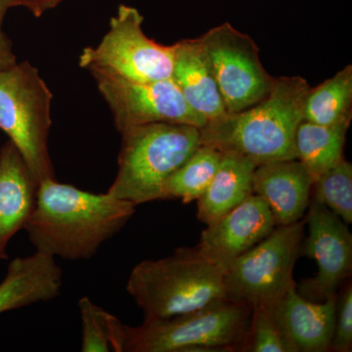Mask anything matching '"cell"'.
Returning a JSON list of instances; mask_svg holds the SVG:
<instances>
[{
  "instance_id": "cell-1",
  "label": "cell",
  "mask_w": 352,
  "mask_h": 352,
  "mask_svg": "<svg viewBox=\"0 0 352 352\" xmlns=\"http://www.w3.org/2000/svg\"><path fill=\"white\" fill-rule=\"evenodd\" d=\"M135 210L133 204L108 192L91 193L46 178L39 182L25 230L36 252L69 261L89 259L124 228Z\"/></svg>"
},
{
  "instance_id": "cell-2",
  "label": "cell",
  "mask_w": 352,
  "mask_h": 352,
  "mask_svg": "<svg viewBox=\"0 0 352 352\" xmlns=\"http://www.w3.org/2000/svg\"><path fill=\"white\" fill-rule=\"evenodd\" d=\"M309 89L302 76L274 78L270 91L258 103L201 127V144L240 155L256 166L296 159V131L303 120V103Z\"/></svg>"
},
{
  "instance_id": "cell-3",
  "label": "cell",
  "mask_w": 352,
  "mask_h": 352,
  "mask_svg": "<svg viewBox=\"0 0 352 352\" xmlns=\"http://www.w3.org/2000/svg\"><path fill=\"white\" fill-rule=\"evenodd\" d=\"M252 307L226 300L164 319H145L131 327L109 314L115 352H219L244 346Z\"/></svg>"
},
{
  "instance_id": "cell-4",
  "label": "cell",
  "mask_w": 352,
  "mask_h": 352,
  "mask_svg": "<svg viewBox=\"0 0 352 352\" xmlns=\"http://www.w3.org/2000/svg\"><path fill=\"white\" fill-rule=\"evenodd\" d=\"M223 275L196 248H180L168 258L135 265L126 291L145 319L170 318L227 300Z\"/></svg>"
},
{
  "instance_id": "cell-5",
  "label": "cell",
  "mask_w": 352,
  "mask_h": 352,
  "mask_svg": "<svg viewBox=\"0 0 352 352\" xmlns=\"http://www.w3.org/2000/svg\"><path fill=\"white\" fill-rule=\"evenodd\" d=\"M120 133L119 170L107 192L135 207L164 200L168 178L201 144L200 127L187 124H143Z\"/></svg>"
},
{
  "instance_id": "cell-6",
  "label": "cell",
  "mask_w": 352,
  "mask_h": 352,
  "mask_svg": "<svg viewBox=\"0 0 352 352\" xmlns=\"http://www.w3.org/2000/svg\"><path fill=\"white\" fill-rule=\"evenodd\" d=\"M52 98L29 62L0 72V129L17 148L38 185L55 178L48 149Z\"/></svg>"
},
{
  "instance_id": "cell-7",
  "label": "cell",
  "mask_w": 352,
  "mask_h": 352,
  "mask_svg": "<svg viewBox=\"0 0 352 352\" xmlns=\"http://www.w3.org/2000/svg\"><path fill=\"white\" fill-rule=\"evenodd\" d=\"M305 220L276 226L272 232L224 270L227 300L274 307L296 286L294 268L300 256Z\"/></svg>"
},
{
  "instance_id": "cell-8",
  "label": "cell",
  "mask_w": 352,
  "mask_h": 352,
  "mask_svg": "<svg viewBox=\"0 0 352 352\" xmlns=\"http://www.w3.org/2000/svg\"><path fill=\"white\" fill-rule=\"evenodd\" d=\"M143 20L138 9L120 6L100 43L83 50L80 66L106 69L136 82L171 78L173 46L162 45L148 38L142 30Z\"/></svg>"
},
{
  "instance_id": "cell-9",
  "label": "cell",
  "mask_w": 352,
  "mask_h": 352,
  "mask_svg": "<svg viewBox=\"0 0 352 352\" xmlns=\"http://www.w3.org/2000/svg\"><path fill=\"white\" fill-rule=\"evenodd\" d=\"M227 113H237L264 98L274 78L264 69L249 34L224 23L200 36Z\"/></svg>"
},
{
  "instance_id": "cell-10",
  "label": "cell",
  "mask_w": 352,
  "mask_h": 352,
  "mask_svg": "<svg viewBox=\"0 0 352 352\" xmlns=\"http://www.w3.org/2000/svg\"><path fill=\"white\" fill-rule=\"evenodd\" d=\"M111 109L118 131L143 124L203 127L208 120L190 107L173 78L136 82L102 69H90Z\"/></svg>"
},
{
  "instance_id": "cell-11",
  "label": "cell",
  "mask_w": 352,
  "mask_h": 352,
  "mask_svg": "<svg viewBox=\"0 0 352 352\" xmlns=\"http://www.w3.org/2000/svg\"><path fill=\"white\" fill-rule=\"evenodd\" d=\"M305 221L309 231L305 254L316 261L318 271L303 282L298 293L307 300L323 302L337 295L340 285L351 276L352 235L346 222L314 199Z\"/></svg>"
},
{
  "instance_id": "cell-12",
  "label": "cell",
  "mask_w": 352,
  "mask_h": 352,
  "mask_svg": "<svg viewBox=\"0 0 352 352\" xmlns=\"http://www.w3.org/2000/svg\"><path fill=\"white\" fill-rule=\"evenodd\" d=\"M275 227L266 201L252 194L228 214L208 224L196 249L204 258L226 270L267 237Z\"/></svg>"
},
{
  "instance_id": "cell-13",
  "label": "cell",
  "mask_w": 352,
  "mask_h": 352,
  "mask_svg": "<svg viewBox=\"0 0 352 352\" xmlns=\"http://www.w3.org/2000/svg\"><path fill=\"white\" fill-rule=\"evenodd\" d=\"M314 183L298 159L283 160L256 166L252 191L267 204L275 226H289L302 220L307 212Z\"/></svg>"
},
{
  "instance_id": "cell-14",
  "label": "cell",
  "mask_w": 352,
  "mask_h": 352,
  "mask_svg": "<svg viewBox=\"0 0 352 352\" xmlns=\"http://www.w3.org/2000/svg\"><path fill=\"white\" fill-rule=\"evenodd\" d=\"M338 295L315 302L300 295L293 286L273 307L282 330L294 352L330 351Z\"/></svg>"
},
{
  "instance_id": "cell-15",
  "label": "cell",
  "mask_w": 352,
  "mask_h": 352,
  "mask_svg": "<svg viewBox=\"0 0 352 352\" xmlns=\"http://www.w3.org/2000/svg\"><path fill=\"white\" fill-rule=\"evenodd\" d=\"M38 187L17 148L6 142L0 150V259L8 258L9 242L27 226Z\"/></svg>"
},
{
  "instance_id": "cell-16",
  "label": "cell",
  "mask_w": 352,
  "mask_h": 352,
  "mask_svg": "<svg viewBox=\"0 0 352 352\" xmlns=\"http://www.w3.org/2000/svg\"><path fill=\"white\" fill-rule=\"evenodd\" d=\"M63 272L55 258L36 252L9 263L0 283V314L50 302L60 295Z\"/></svg>"
},
{
  "instance_id": "cell-17",
  "label": "cell",
  "mask_w": 352,
  "mask_h": 352,
  "mask_svg": "<svg viewBox=\"0 0 352 352\" xmlns=\"http://www.w3.org/2000/svg\"><path fill=\"white\" fill-rule=\"evenodd\" d=\"M171 78L190 107L208 122L227 113L200 38L173 44Z\"/></svg>"
},
{
  "instance_id": "cell-18",
  "label": "cell",
  "mask_w": 352,
  "mask_h": 352,
  "mask_svg": "<svg viewBox=\"0 0 352 352\" xmlns=\"http://www.w3.org/2000/svg\"><path fill=\"white\" fill-rule=\"evenodd\" d=\"M256 168V164L240 155L223 153L212 182L197 200L199 220L208 226L252 196Z\"/></svg>"
},
{
  "instance_id": "cell-19",
  "label": "cell",
  "mask_w": 352,
  "mask_h": 352,
  "mask_svg": "<svg viewBox=\"0 0 352 352\" xmlns=\"http://www.w3.org/2000/svg\"><path fill=\"white\" fill-rule=\"evenodd\" d=\"M303 120L326 126H351L352 66L347 65L318 87L308 90Z\"/></svg>"
},
{
  "instance_id": "cell-20",
  "label": "cell",
  "mask_w": 352,
  "mask_h": 352,
  "mask_svg": "<svg viewBox=\"0 0 352 352\" xmlns=\"http://www.w3.org/2000/svg\"><path fill=\"white\" fill-rule=\"evenodd\" d=\"M349 126H326L302 120L296 129V159L314 178L325 173L344 159Z\"/></svg>"
},
{
  "instance_id": "cell-21",
  "label": "cell",
  "mask_w": 352,
  "mask_h": 352,
  "mask_svg": "<svg viewBox=\"0 0 352 352\" xmlns=\"http://www.w3.org/2000/svg\"><path fill=\"white\" fill-rule=\"evenodd\" d=\"M222 154L212 146L201 144L192 156L168 178L164 200L197 201L208 188L219 168Z\"/></svg>"
},
{
  "instance_id": "cell-22",
  "label": "cell",
  "mask_w": 352,
  "mask_h": 352,
  "mask_svg": "<svg viewBox=\"0 0 352 352\" xmlns=\"http://www.w3.org/2000/svg\"><path fill=\"white\" fill-rule=\"evenodd\" d=\"M314 199L346 224L352 223V164L342 159L314 180Z\"/></svg>"
},
{
  "instance_id": "cell-23",
  "label": "cell",
  "mask_w": 352,
  "mask_h": 352,
  "mask_svg": "<svg viewBox=\"0 0 352 352\" xmlns=\"http://www.w3.org/2000/svg\"><path fill=\"white\" fill-rule=\"evenodd\" d=\"M245 351L252 352H294L275 316L273 307H252L251 323L245 338Z\"/></svg>"
},
{
  "instance_id": "cell-24",
  "label": "cell",
  "mask_w": 352,
  "mask_h": 352,
  "mask_svg": "<svg viewBox=\"0 0 352 352\" xmlns=\"http://www.w3.org/2000/svg\"><path fill=\"white\" fill-rule=\"evenodd\" d=\"M80 320H82V352L113 351L109 327V312L95 305L88 296L78 300Z\"/></svg>"
},
{
  "instance_id": "cell-25",
  "label": "cell",
  "mask_w": 352,
  "mask_h": 352,
  "mask_svg": "<svg viewBox=\"0 0 352 352\" xmlns=\"http://www.w3.org/2000/svg\"><path fill=\"white\" fill-rule=\"evenodd\" d=\"M352 349V288L351 285L337 298L335 330L331 349L351 352Z\"/></svg>"
},
{
  "instance_id": "cell-26",
  "label": "cell",
  "mask_w": 352,
  "mask_h": 352,
  "mask_svg": "<svg viewBox=\"0 0 352 352\" xmlns=\"http://www.w3.org/2000/svg\"><path fill=\"white\" fill-rule=\"evenodd\" d=\"M7 9L0 6V72L11 68L17 61L12 50V44L2 30L4 15Z\"/></svg>"
},
{
  "instance_id": "cell-27",
  "label": "cell",
  "mask_w": 352,
  "mask_h": 352,
  "mask_svg": "<svg viewBox=\"0 0 352 352\" xmlns=\"http://www.w3.org/2000/svg\"><path fill=\"white\" fill-rule=\"evenodd\" d=\"M64 0H19L18 6L25 7L36 17H41L46 11L59 6Z\"/></svg>"
},
{
  "instance_id": "cell-28",
  "label": "cell",
  "mask_w": 352,
  "mask_h": 352,
  "mask_svg": "<svg viewBox=\"0 0 352 352\" xmlns=\"http://www.w3.org/2000/svg\"><path fill=\"white\" fill-rule=\"evenodd\" d=\"M19 0H0V6L4 7L8 10L11 7L18 6Z\"/></svg>"
}]
</instances>
